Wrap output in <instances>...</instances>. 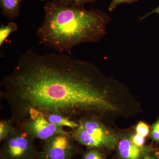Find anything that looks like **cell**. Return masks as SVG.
I'll use <instances>...</instances> for the list:
<instances>
[{
  "instance_id": "cell-2",
  "label": "cell",
  "mask_w": 159,
  "mask_h": 159,
  "mask_svg": "<svg viewBox=\"0 0 159 159\" xmlns=\"http://www.w3.org/2000/svg\"><path fill=\"white\" fill-rule=\"evenodd\" d=\"M44 9V20L37 30L39 43L59 54L70 55L77 45L99 41L106 34L111 20L100 9L87 10L84 6L60 0L48 2Z\"/></svg>"
},
{
  "instance_id": "cell-22",
  "label": "cell",
  "mask_w": 159,
  "mask_h": 159,
  "mask_svg": "<svg viewBox=\"0 0 159 159\" xmlns=\"http://www.w3.org/2000/svg\"><path fill=\"white\" fill-rule=\"evenodd\" d=\"M42 1H48V0H41Z\"/></svg>"
},
{
  "instance_id": "cell-4",
  "label": "cell",
  "mask_w": 159,
  "mask_h": 159,
  "mask_svg": "<svg viewBox=\"0 0 159 159\" xmlns=\"http://www.w3.org/2000/svg\"><path fill=\"white\" fill-rule=\"evenodd\" d=\"M35 139L16 127L3 141L0 150V159H36L39 152Z\"/></svg>"
},
{
  "instance_id": "cell-3",
  "label": "cell",
  "mask_w": 159,
  "mask_h": 159,
  "mask_svg": "<svg viewBox=\"0 0 159 159\" xmlns=\"http://www.w3.org/2000/svg\"><path fill=\"white\" fill-rule=\"evenodd\" d=\"M76 121L79 126L70 132L76 142L89 148L113 149L116 147L118 137L99 119L84 117Z\"/></svg>"
},
{
  "instance_id": "cell-16",
  "label": "cell",
  "mask_w": 159,
  "mask_h": 159,
  "mask_svg": "<svg viewBox=\"0 0 159 159\" xmlns=\"http://www.w3.org/2000/svg\"><path fill=\"white\" fill-rule=\"evenodd\" d=\"M129 137L131 141L134 145L139 147H143L145 146L144 145L145 144V138L136 133L132 135Z\"/></svg>"
},
{
  "instance_id": "cell-1",
  "label": "cell",
  "mask_w": 159,
  "mask_h": 159,
  "mask_svg": "<svg viewBox=\"0 0 159 159\" xmlns=\"http://www.w3.org/2000/svg\"><path fill=\"white\" fill-rule=\"evenodd\" d=\"M1 98L16 125L28 118L57 113L103 122L132 116L136 101L128 89L95 65L69 54H40L29 49L2 82Z\"/></svg>"
},
{
  "instance_id": "cell-7",
  "label": "cell",
  "mask_w": 159,
  "mask_h": 159,
  "mask_svg": "<svg viewBox=\"0 0 159 159\" xmlns=\"http://www.w3.org/2000/svg\"><path fill=\"white\" fill-rule=\"evenodd\" d=\"M116 147L119 159H143L146 154L155 151L148 146L139 147L134 145L129 136L119 138Z\"/></svg>"
},
{
  "instance_id": "cell-18",
  "label": "cell",
  "mask_w": 159,
  "mask_h": 159,
  "mask_svg": "<svg viewBox=\"0 0 159 159\" xmlns=\"http://www.w3.org/2000/svg\"><path fill=\"white\" fill-rule=\"evenodd\" d=\"M97 1L98 0H75V2L81 6H84L86 3L93 2Z\"/></svg>"
},
{
  "instance_id": "cell-5",
  "label": "cell",
  "mask_w": 159,
  "mask_h": 159,
  "mask_svg": "<svg viewBox=\"0 0 159 159\" xmlns=\"http://www.w3.org/2000/svg\"><path fill=\"white\" fill-rule=\"evenodd\" d=\"M42 151L38 159H72L77 152L75 140L70 132L54 135L43 141Z\"/></svg>"
},
{
  "instance_id": "cell-8",
  "label": "cell",
  "mask_w": 159,
  "mask_h": 159,
  "mask_svg": "<svg viewBox=\"0 0 159 159\" xmlns=\"http://www.w3.org/2000/svg\"><path fill=\"white\" fill-rule=\"evenodd\" d=\"M22 0H0V6L3 15L9 20L18 17Z\"/></svg>"
},
{
  "instance_id": "cell-10",
  "label": "cell",
  "mask_w": 159,
  "mask_h": 159,
  "mask_svg": "<svg viewBox=\"0 0 159 159\" xmlns=\"http://www.w3.org/2000/svg\"><path fill=\"white\" fill-rule=\"evenodd\" d=\"M17 29V25L14 22H9L6 25L2 24L0 27V47L2 46L9 35Z\"/></svg>"
},
{
  "instance_id": "cell-9",
  "label": "cell",
  "mask_w": 159,
  "mask_h": 159,
  "mask_svg": "<svg viewBox=\"0 0 159 159\" xmlns=\"http://www.w3.org/2000/svg\"><path fill=\"white\" fill-rule=\"evenodd\" d=\"M43 116L48 122L55 125L67 126L72 129H75L79 126V124L77 121L61 114L50 113Z\"/></svg>"
},
{
  "instance_id": "cell-17",
  "label": "cell",
  "mask_w": 159,
  "mask_h": 159,
  "mask_svg": "<svg viewBox=\"0 0 159 159\" xmlns=\"http://www.w3.org/2000/svg\"><path fill=\"white\" fill-rule=\"evenodd\" d=\"M154 13H157V14H159V5L156 8H155V9H152V10L151 11H150V12L146 13L145 15H144L143 16H142V17H140L139 20L142 21V20L145 19L146 18L148 17V16H150L151 15L154 14Z\"/></svg>"
},
{
  "instance_id": "cell-14",
  "label": "cell",
  "mask_w": 159,
  "mask_h": 159,
  "mask_svg": "<svg viewBox=\"0 0 159 159\" xmlns=\"http://www.w3.org/2000/svg\"><path fill=\"white\" fill-rule=\"evenodd\" d=\"M150 135L152 141L159 143V118L151 129Z\"/></svg>"
},
{
  "instance_id": "cell-6",
  "label": "cell",
  "mask_w": 159,
  "mask_h": 159,
  "mask_svg": "<svg viewBox=\"0 0 159 159\" xmlns=\"http://www.w3.org/2000/svg\"><path fill=\"white\" fill-rule=\"evenodd\" d=\"M34 139L44 141L54 135L68 133L63 126L55 125L48 122L43 116L34 119L28 118L16 125Z\"/></svg>"
},
{
  "instance_id": "cell-15",
  "label": "cell",
  "mask_w": 159,
  "mask_h": 159,
  "mask_svg": "<svg viewBox=\"0 0 159 159\" xmlns=\"http://www.w3.org/2000/svg\"><path fill=\"white\" fill-rule=\"evenodd\" d=\"M138 1L139 0H112L109 6L108 10L110 11H113L121 4H132V3L136 2Z\"/></svg>"
},
{
  "instance_id": "cell-12",
  "label": "cell",
  "mask_w": 159,
  "mask_h": 159,
  "mask_svg": "<svg viewBox=\"0 0 159 159\" xmlns=\"http://www.w3.org/2000/svg\"><path fill=\"white\" fill-rule=\"evenodd\" d=\"M83 159H104V155L99 148H90L84 154Z\"/></svg>"
},
{
  "instance_id": "cell-19",
  "label": "cell",
  "mask_w": 159,
  "mask_h": 159,
  "mask_svg": "<svg viewBox=\"0 0 159 159\" xmlns=\"http://www.w3.org/2000/svg\"><path fill=\"white\" fill-rule=\"evenodd\" d=\"M155 151L146 154L143 159H157L155 154Z\"/></svg>"
},
{
  "instance_id": "cell-20",
  "label": "cell",
  "mask_w": 159,
  "mask_h": 159,
  "mask_svg": "<svg viewBox=\"0 0 159 159\" xmlns=\"http://www.w3.org/2000/svg\"><path fill=\"white\" fill-rule=\"evenodd\" d=\"M64 2L67 3V4H72V3L75 2V0H60Z\"/></svg>"
},
{
  "instance_id": "cell-11",
  "label": "cell",
  "mask_w": 159,
  "mask_h": 159,
  "mask_svg": "<svg viewBox=\"0 0 159 159\" xmlns=\"http://www.w3.org/2000/svg\"><path fill=\"white\" fill-rule=\"evenodd\" d=\"M11 118L10 119H1L0 121V142H3L9 134L13 131L16 126Z\"/></svg>"
},
{
  "instance_id": "cell-13",
  "label": "cell",
  "mask_w": 159,
  "mask_h": 159,
  "mask_svg": "<svg viewBox=\"0 0 159 159\" xmlns=\"http://www.w3.org/2000/svg\"><path fill=\"white\" fill-rule=\"evenodd\" d=\"M136 133L146 138L150 132L149 126L147 124L143 122H139L135 128Z\"/></svg>"
},
{
  "instance_id": "cell-21",
  "label": "cell",
  "mask_w": 159,
  "mask_h": 159,
  "mask_svg": "<svg viewBox=\"0 0 159 159\" xmlns=\"http://www.w3.org/2000/svg\"><path fill=\"white\" fill-rule=\"evenodd\" d=\"M155 154L157 159H159V150L155 151Z\"/></svg>"
}]
</instances>
